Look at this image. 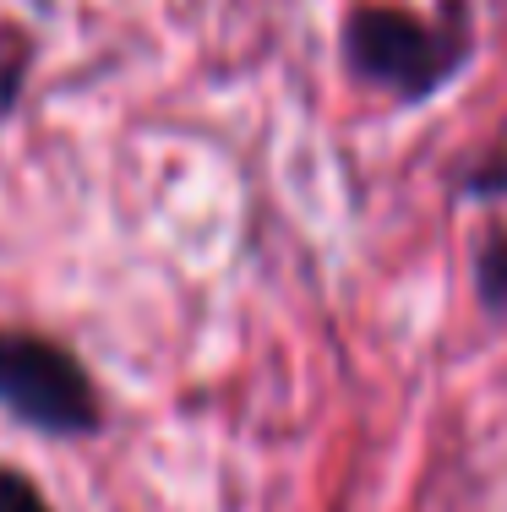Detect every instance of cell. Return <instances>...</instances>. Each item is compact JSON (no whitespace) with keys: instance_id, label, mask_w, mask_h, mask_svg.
I'll return each mask as SVG.
<instances>
[{"instance_id":"obj_1","label":"cell","mask_w":507,"mask_h":512,"mask_svg":"<svg viewBox=\"0 0 507 512\" xmlns=\"http://www.w3.org/2000/svg\"><path fill=\"white\" fill-rule=\"evenodd\" d=\"M0 409L44 436H93L99 393L88 365L66 344L0 327Z\"/></svg>"},{"instance_id":"obj_2","label":"cell","mask_w":507,"mask_h":512,"mask_svg":"<svg viewBox=\"0 0 507 512\" xmlns=\"http://www.w3.org/2000/svg\"><path fill=\"white\" fill-rule=\"evenodd\" d=\"M349 60L360 77L388 82L398 93H431L458 66V44L437 39L404 11L366 6L349 17Z\"/></svg>"},{"instance_id":"obj_3","label":"cell","mask_w":507,"mask_h":512,"mask_svg":"<svg viewBox=\"0 0 507 512\" xmlns=\"http://www.w3.org/2000/svg\"><path fill=\"white\" fill-rule=\"evenodd\" d=\"M0 512H50V502H44L39 485L22 469H6V463H0Z\"/></svg>"},{"instance_id":"obj_4","label":"cell","mask_w":507,"mask_h":512,"mask_svg":"<svg viewBox=\"0 0 507 512\" xmlns=\"http://www.w3.org/2000/svg\"><path fill=\"white\" fill-rule=\"evenodd\" d=\"M480 284H486V300H491V306H507V246H502V240L491 246L486 278H480Z\"/></svg>"}]
</instances>
